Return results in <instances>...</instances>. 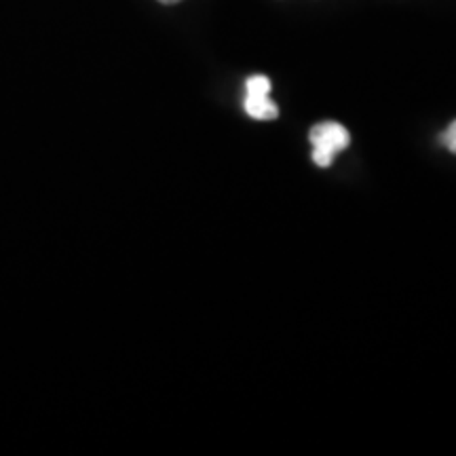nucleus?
<instances>
[{
    "instance_id": "nucleus-1",
    "label": "nucleus",
    "mask_w": 456,
    "mask_h": 456,
    "mask_svg": "<svg viewBox=\"0 0 456 456\" xmlns=\"http://www.w3.org/2000/svg\"><path fill=\"white\" fill-rule=\"evenodd\" d=\"M309 140L313 144V161L317 167H330L334 163V157L351 144V135L345 125L334 121L317 123L311 129Z\"/></svg>"
},
{
    "instance_id": "nucleus-2",
    "label": "nucleus",
    "mask_w": 456,
    "mask_h": 456,
    "mask_svg": "<svg viewBox=\"0 0 456 456\" xmlns=\"http://www.w3.org/2000/svg\"><path fill=\"white\" fill-rule=\"evenodd\" d=\"M243 108L249 118L256 121H275L279 108L271 100V78L265 74H254L245 81V100Z\"/></svg>"
},
{
    "instance_id": "nucleus-3",
    "label": "nucleus",
    "mask_w": 456,
    "mask_h": 456,
    "mask_svg": "<svg viewBox=\"0 0 456 456\" xmlns=\"http://www.w3.org/2000/svg\"><path fill=\"white\" fill-rule=\"evenodd\" d=\"M440 142L448 148L450 152H454V155H456V121L448 125L446 131H444V134L440 135Z\"/></svg>"
},
{
    "instance_id": "nucleus-4",
    "label": "nucleus",
    "mask_w": 456,
    "mask_h": 456,
    "mask_svg": "<svg viewBox=\"0 0 456 456\" xmlns=\"http://www.w3.org/2000/svg\"><path fill=\"white\" fill-rule=\"evenodd\" d=\"M159 3H163V4H175V3H180V0H159Z\"/></svg>"
}]
</instances>
